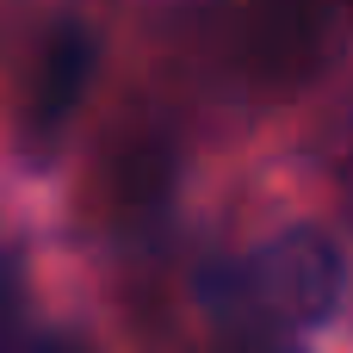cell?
Listing matches in <instances>:
<instances>
[{
  "label": "cell",
  "instance_id": "277c9868",
  "mask_svg": "<svg viewBox=\"0 0 353 353\" xmlns=\"http://www.w3.org/2000/svg\"><path fill=\"white\" fill-rule=\"evenodd\" d=\"M19 310H25V285H19V267H12V261H0V347L12 341V329H19Z\"/></svg>",
  "mask_w": 353,
  "mask_h": 353
},
{
  "label": "cell",
  "instance_id": "7a4b0ae2",
  "mask_svg": "<svg viewBox=\"0 0 353 353\" xmlns=\"http://www.w3.org/2000/svg\"><path fill=\"white\" fill-rule=\"evenodd\" d=\"M87 74H93V37L81 25H56L37 50V81H31V99H25V137L31 143L37 137L50 143L74 118V105L87 93Z\"/></svg>",
  "mask_w": 353,
  "mask_h": 353
},
{
  "label": "cell",
  "instance_id": "6da1fadb",
  "mask_svg": "<svg viewBox=\"0 0 353 353\" xmlns=\"http://www.w3.org/2000/svg\"><path fill=\"white\" fill-rule=\"evenodd\" d=\"M242 298L279 329H310L341 298V254L323 230H285L242 267Z\"/></svg>",
  "mask_w": 353,
  "mask_h": 353
},
{
  "label": "cell",
  "instance_id": "5b68a950",
  "mask_svg": "<svg viewBox=\"0 0 353 353\" xmlns=\"http://www.w3.org/2000/svg\"><path fill=\"white\" fill-rule=\"evenodd\" d=\"M25 353H93V347H87L81 335H68V329H56V335H37V341H31Z\"/></svg>",
  "mask_w": 353,
  "mask_h": 353
},
{
  "label": "cell",
  "instance_id": "3957f363",
  "mask_svg": "<svg viewBox=\"0 0 353 353\" xmlns=\"http://www.w3.org/2000/svg\"><path fill=\"white\" fill-rule=\"evenodd\" d=\"M168 180H174V149H168V143H137V149H124L118 168H112V186H118L124 205H155V199L168 192Z\"/></svg>",
  "mask_w": 353,
  "mask_h": 353
}]
</instances>
